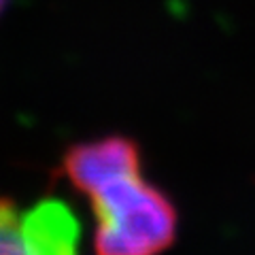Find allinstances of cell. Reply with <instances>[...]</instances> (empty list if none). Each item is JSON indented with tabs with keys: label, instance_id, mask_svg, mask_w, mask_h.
<instances>
[{
	"label": "cell",
	"instance_id": "cell-1",
	"mask_svg": "<svg viewBox=\"0 0 255 255\" xmlns=\"http://www.w3.org/2000/svg\"><path fill=\"white\" fill-rule=\"evenodd\" d=\"M83 196L96 215L98 255H159L177 236V211L162 189L142 179L140 168L107 174Z\"/></svg>",
	"mask_w": 255,
	"mask_h": 255
},
{
	"label": "cell",
	"instance_id": "cell-2",
	"mask_svg": "<svg viewBox=\"0 0 255 255\" xmlns=\"http://www.w3.org/2000/svg\"><path fill=\"white\" fill-rule=\"evenodd\" d=\"M23 236L32 255H77L79 223L64 202L45 200L23 213Z\"/></svg>",
	"mask_w": 255,
	"mask_h": 255
},
{
	"label": "cell",
	"instance_id": "cell-3",
	"mask_svg": "<svg viewBox=\"0 0 255 255\" xmlns=\"http://www.w3.org/2000/svg\"><path fill=\"white\" fill-rule=\"evenodd\" d=\"M21 221L23 213L11 200L0 198V255H32Z\"/></svg>",
	"mask_w": 255,
	"mask_h": 255
},
{
	"label": "cell",
	"instance_id": "cell-4",
	"mask_svg": "<svg viewBox=\"0 0 255 255\" xmlns=\"http://www.w3.org/2000/svg\"><path fill=\"white\" fill-rule=\"evenodd\" d=\"M4 6H6V0H0V13H2Z\"/></svg>",
	"mask_w": 255,
	"mask_h": 255
}]
</instances>
